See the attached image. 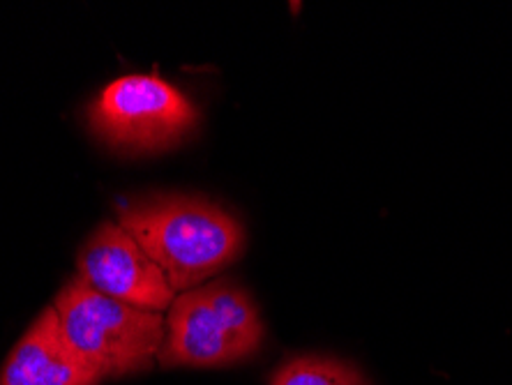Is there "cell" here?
I'll return each mask as SVG.
<instances>
[{"label":"cell","mask_w":512,"mask_h":385,"mask_svg":"<svg viewBox=\"0 0 512 385\" xmlns=\"http://www.w3.org/2000/svg\"><path fill=\"white\" fill-rule=\"evenodd\" d=\"M118 224L167 275L173 291H192L222 273L245 249L236 217L201 196H148L118 210Z\"/></svg>","instance_id":"1"},{"label":"cell","mask_w":512,"mask_h":385,"mask_svg":"<svg viewBox=\"0 0 512 385\" xmlns=\"http://www.w3.org/2000/svg\"><path fill=\"white\" fill-rule=\"evenodd\" d=\"M54 309L67 344L102 381L150 372L160 358L162 314L102 296L79 277L58 291Z\"/></svg>","instance_id":"2"},{"label":"cell","mask_w":512,"mask_h":385,"mask_svg":"<svg viewBox=\"0 0 512 385\" xmlns=\"http://www.w3.org/2000/svg\"><path fill=\"white\" fill-rule=\"evenodd\" d=\"M197 123V107L157 74H130L111 81L88 109L95 137L123 155L176 148Z\"/></svg>","instance_id":"3"},{"label":"cell","mask_w":512,"mask_h":385,"mask_svg":"<svg viewBox=\"0 0 512 385\" xmlns=\"http://www.w3.org/2000/svg\"><path fill=\"white\" fill-rule=\"evenodd\" d=\"M79 279L118 303L162 314L176 300L162 268L120 224H102L81 247Z\"/></svg>","instance_id":"4"},{"label":"cell","mask_w":512,"mask_h":385,"mask_svg":"<svg viewBox=\"0 0 512 385\" xmlns=\"http://www.w3.org/2000/svg\"><path fill=\"white\" fill-rule=\"evenodd\" d=\"M164 323L167 332L157 358L164 367H227L243 362L206 286L180 293Z\"/></svg>","instance_id":"5"},{"label":"cell","mask_w":512,"mask_h":385,"mask_svg":"<svg viewBox=\"0 0 512 385\" xmlns=\"http://www.w3.org/2000/svg\"><path fill=\"white\" fill-rule=\"evenodd\" d=\"M60 330L54 305L44 307L30 328L12 346L0 367V385H100Z\"/></svg>","instance_id":"6"},{"label":"cell","mask_w":512,"mask_h":385,"mask_svg":"<svg viewBox=\"0 0 512 385\" xmlns=\"http://www.w3.org/2000/svg\"><path fill=\"white\" fill-rule=\"evenodd\" d=\"M206 289L240 358L250 360L261 349L263 335H266L259 309H256L250 293L231 282H215L208 284Z\"/></svg>","instance_id":"7"},{"label":"cell","mask_w":512,"mask_h":385,"mask_svg":"<svg viewBox=\"0 0 512 385\" xmlns=\"http://www.w3.org/2000/svg\"><path fill=\"white\" fill-rule=\"evenodd\" d=\"M270 385H370L349 362L326 356H298L270 374Z\"/></svg>","instance_id":"8"}]
</instances>
